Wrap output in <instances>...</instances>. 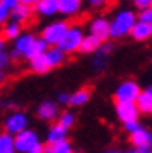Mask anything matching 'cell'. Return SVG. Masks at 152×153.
<instances>
[{
    "mask_svg": "<svg viewBox=\"0 0 152 153\" xmlns=\"http://www.w3.org/2000/svg\"><path fill=\"white\" fill-rule=\"evenodd\" d=\"M4 48H5V39L2 38V34H0V53L4 51Z\"/></svg>",
    "mask_w": 152,
    "mask_h": 153,
    "instance_id": "74e56055",
    "label": "cell"
},
{
    "mask_svg": "<svg viewBox=\"0 0 152 153\" xmlns=\"http://www.w3.org/2000/svg\"><path fill=\"white\" fill-rule=\"evenodd\" d=\"M21 33H22V24L17 21H12V19H9L7 22H4L0 26V34L5 41H14Z\"/></svg>",
    "mask_w": 152,
    "mask_h": 153,
    "instance_id": "5bb4252c",
    "label": "cell"
},
{
    "mask_svg": "<svg viewBox=\"0 0 152 153\" xmlns=\"http://www.w3.org/2000/svg\"><path fill=\"white\" fill-rule=\"evenodd\" d=\"M27 153H44V145H41V143H36L31 150Z\"/></svg>",
    "mask_w": 152,
    "mask_h": 153,
    "instance_id": "d6a6232c",
    "label": "cell"
},
{
    "mask_svg": "<svg viewBox=\"0 0 152 153\" xmlns=\"http://www.w3.org/2000/svg\"><path fill=\"white\" fill-rule=\"evenodd\" d=\"M44 55H46V60H48L51 68L62 66L67 60V53L62 48H58V46H50V48L44 51Z\"/></svg>",
    "mask_w": 152,
    "mask_h": 153,
    "instance_id": "9a60e30c",
    "label": "cell"
},
{
    "mask_svg": "<svg viewBox=\"0 0 152 153\" xmlns=\"http://www.w3.org/2000/svg\"><path fill=\"white\" fill-rule=\"evenodd\" d=\"M130 36H132V39H135V41H138V43H144V41H147V39H150L152 38L150 24H145V22H142V21H137L135 24H133L132 31H130Z\"/></svg>",
    "mask_w": 152,
    "mask_h": 153,
    "instance_id": "e0dca14e",
    "label": "cell"
},
{
    "mask_svg": "<svg viewBox=\"0 0 152 153\" xmlns=\"http://www.w3.org/2000/svg\"><path fill=\"white\" fill-rule=\"evenodd\" d=\"M38 0H19V4H26V5H34Z\"/></svg>",
    "mask_w": 152,
    "mask_h": 153,
    "instance_id": "8d00e7d4",
    "label": "cell"
},
{
    "mask_svg": "<svg viewBox=\"0 0 152 153\" xmlns=\"http://www.w3.org/2000/svg\"><path fill=\"white\" fill-rule=\"evenodd\" d=\"M150 34H152V24H150Z\"/></svg>",
    "mask_w": 152,
    "mask_h": 153,
    "instance_id": "ab89813d",
    "label": "cell"
},
{
    "mask_svg": "<svg viewBox=\"0 0 152 153\" xmlns=\"http://www.w3.org/2000/svg\"><path fill=\"white\" fill-rule=\"evenodd\" d=\"M82 38H84V31H82L81 26H70L68 31L65 33V36L62 38V41L58 43V48H62L67 55H72V53H77L79 48H81Z\"/></svg>",
    "mask_w": 152,
    "mask_h": 153,
    "instance_id": "277c9868",
    "label": "cell"
},
{
    "mask_svg": "<svg viewBox=\"0 0 152 153\" xmlns=\"http://www.w3.org/2000/svg\"><path fill=\"white\" fill-rule=\"evenodd\" d=\"M11 19V9H7L2 2H0V26L4 24V22H7Z\"/></svg>",
    "mask_w": 152,
    "mask_h": 153,
    "instance_id": "f1b7e54d",
    "label": "cell"
},
{
    "mask_svg": "<svg viewBox=\"0 0 152 153\" xmlns=\"http://www.w3.org/2000/svg\"><path fill=\"white\" fill-rule=\"evenodd\" d=\"M38 116L39 119L43 121H53L58 117V105L51 102V100H46L38 107Z\"/></svg>",
    "mask_w": 152,
    "mask_h": 153,
    "instance_id": "ffe728a7",
    "label": "cell"
},
{
    "mask_svg": "<svg viewBox=\"0 0 152 153\" xmlns=\"http://www.w3.org/2000/svg\"><path fill=\"white\" fill-rule=\"evenodd\" d=\"M34 14H38L39 17H53L60 14V4L58 0H38L33 5Z\"/></svg>",
    "mask_w": 152,
    "mask_h": 153,
    "instance_id": "30bf717a",
    "label": "cell"
},
{
    "mask_svg": "<svg viewBox=\"0 0 152 153\" xmlns=\"http://www.w3.org/2000/svg\"><path fill=\"white\" fill-rule=\"evenodd\" d=\"M29 68H31V71L33 73H38V75H43V73H46V71L51 70V66H50L48 60H46V55H38L34 56V58H31L29 60Z\"/></svg>",
    "mask_w": 152,
    "mask_h": 153,
    "instance_id": "44dd1931",
    "label": "cell"
},
{
    "mask_svg": "<svg viewBox=\"0 0 152 153\" xmlns=\"http://www.w3.org/2000/svg\"><path fill=\"white\" fill-rule=\"evenodd\" d=\"M116 116L125 124L130 121H138L140 111H138L135 102H116Z\"/></svg>",
    "mask_w": 152,
    "mask_h": 153,
    "instance_id": "ba28073f",
    "label": "cell"
},
{
    "mask_svg": "<svg viewBox=\"0 0 152 153\" xmlns=\"http://www.w3.org/2000/svg\"><path fill=\"white\" fill-rule=\"evenodd\" d=\"M44 153H75L72 145L67 140L63 141H58V143H48L44 146Z\"/></svg>",
    "mask_w": 152,
    "mask_h": 153,
    "instance_id": "d4e9b609",
    "label": "cell"
},
{
    "mask_svg": "<svg viewBox=\"0 0 152 153\" xmlns=\"http://www.w3.org/2000/svg\"><path fill=\"white\" fill-rule=\"evenodd\" d=\"M133 5H135V9L142 10V9H145V7L152 5V0H133Z\"/></svg>",
    "mask_w": 152,
    "mask_h": 153,
    "instance_id": "4dcf8cb0",
    "label": "cell"
},
{
    "mask_svg": "<svg viewBox=\"0 0 152 153\" xmlns=\"http://www.w3.org/2000/svg\"><path fill=\"white\" fill-rule=\"evenodd\" d=\"M106 153H125V152H118V150H109V152H106Z\"/></svg>",
    "mask_w": 152,
    "mask_h": 153,
    "instance_id": "f35d334b",
    "label": "cell"
},
{
    "mask_svg": "<svg viewBox=\"0 0 152 153\" xmlns=\"http://www.w3.org/2000/svg\"><path fill=\"white\" fill-rule=\"evenodd\" d=\"M0 153H17L16 143H14V134L11 133H0Z\"/></svg>",
    "mask_w": 152,
    "mask_h": 153,
    "instance_id": "cb8c5ba5",
    "label": "cell"
},
{
    "mask_svg": "<svg viewBox=\"0 0 152 153\" xmlns=\"http://www.w3.org/2000/svg\"><path fill=\"white\" fill-rule=\"evenodd\" d=\"M111 2V0H87V4L91 7H94V9H103V7H106Z\"/></svg>",
    "mask_w": 152,
    "mask_h": 153,
    "instance_id": "f546056e",
    "label": "cell"
},
{
    "mask_svg": "<svg viewBox=\"0 0 152 153\" xmlns=\"http://www.w3.org/2000/svg\"><path fill=\"white\" fill-rule=\"evenodd\" d=\"M60 4V14L67 17H75L82 10L84 0H58Z\"/></svg>",
    "mask_w": 152,
    "mask_h": 153,
    "instance_id": "ac0fdd59",
    "label": "cell"
},
{
    "mask_svg": "<svg viewBox=\"0 0 152 153\" xmlns=\"http://www.w3.org/2000/svg\"><path fill=\"white\" fill-rule=\"evenodd\" d=\"M67 129L65 126H62L60 123H56V124H53L51 128H50L48 134H46V140H48V143H58V141H63V140H67Z\"/></svg>",
    "mask_w": 152,
    "mask_h": 153,
    "instance_id": "7402d4cb",
    "label": "cell"
},
{
    "mask_svg": "<svg viewBox=\"0 0 152 153\" xmlns=\"http://www.w3.org/2000/svg\"><path fill=\"white\" fill-rule=\"evenodd\" d=\"M4 128H5L7 133H11L16 136L17 133L24 131L27 128V116L24 112H12V114L7 116L5 123H4Z\"/></svg>",
    "mask_w": 152,
    "mask_h": 153,
    "instance_id": "52a82bcc",
    "label": "cell"
},
{
    "mask_svg": "<svg viewBox=\"0 0 152 153\" xmlns=\"http://www.w3.org/2000/svg\"><path fill=\"white\" fill-rule=\"evenodd\" d=\"M68 97H70L68 94H60L58 95V102L60 104H68Z\"/></svg>",
    "mask_w": 152,
    "mask_h": 153,
    "instance_id": "e575fe53",
    "label": "cell"
},
{
    "mask_svg": "<svg viewBox=\"0 0 152 153\" xmlns=\"http://www.w3.org/2000/svg\"><path fill=\"white\" fill-rule=\"evenodd\" d=\"M135 104L142 114H152V85L147 87L145 90H140Z\"/></svg>",
    "mask_w": 152,
    "mask_h": 153,
    "instance_id": "2e32d148",
    "label": "cell"
},
{
    "mask_svg": "<svg viewBox=\"0 0 152 153\" xmlns=\"http://www.w3.org/2000/svg\"><path fill=\"white\" fill-rule=\"evenodd\" d=\"M58 123L62 126H65L67 129H70L72 126L75 124V116L72 114V112H68V111H65V112H62L58 116Z\"/></svg>",
    "mask_w": 152,
    "mask_h": 153,
    "instance_id": "4316f807",
    "label": "cell"
},
{
    "mask_svg": "<svg viewBox=\"0 0 152 153\" xmlns=\"http://www.w3.org/2000/svg\"><path fill=\"white\" fill-rule=\"evenodd\" d=\"M138 21L137 14L130 9H121L109 19V38L111 39H121L130 36V31L133 24Z\"/></svg>",
    "mask_w": 152,
    "mask_h": 153,
    "instance_id": "7a4b0ae2",
    "label": "cell"
},
{
    "mask_svg": "<svg viewBox=\"0 0 152 153\" xmlns=\"http://www.w3.org/2000/svg\"><path fill=\"white\" fill-rule=\"evenodd\" d=\"M111 49H113V46H111L108 41H103V43H101L99 49L94 53V60H93V68L96 71H101V70L106 68L108 56H109V53H111Z\"/></svg>",
    "mask_w": 152,
    "mask_h": 153,
    "instance_id": "8fae6325",
    "label": "cell"
},
{
    "mask_svg": "<svg viewBox=\"0 0 152 153\" xmlns=\"http://www.w3.org/2000/svg\"><path fill=\"white\" fill-rule=\"evenodd\" d=\"M89 33L98 36L101 41H108L109 39V19L106 17H94L89 22Z\"/></svg>",
    "mask_w": 152,
    "mask_h": 153,
    "instance_id": "9c48e42d",
    "label": "cell"
},
{
    "mask_svg": "<svg viewBox=\"0 0 152 153\" xmlns=\"http://www.w3.org/2000/svg\"><path fill=\"white\" fill-rule=\"evenodd\" d=\"M70 24L67 21H53L46 24L41 31V38L50 44V46H58V43L62 41V38L65 36V33L68 31Z\"/></svg>",
    "mask_w": 152,
    "mask_h": 153,
    "instance_id": "3957f363",
    "label": "cell"
},
{
    "mask_svg": "<svg viewBox=\"0 0 152 153\" xmlns=\"http://www.w3.org/2000/svg\"><path fill=\"white\" fill-rule=\"evenodd\" d=\"M130 141L137 148H152V133L140 126L137 131L130 133Z\"/></svg>",
    "mask_w": 152,
    "mask_h": 153,
    "instance_id": "7c38bea8",
    "label": "cell"
},
{
    "mask_svg": "<svg viewBox=\"0 0 152 153\" xmlns=\"http://www.w3.org/2000/svg\"><path fill=\"white\" fill-rule=\"evenodd\" d=\"M142 88L135 80H125L114 90V100L116 102H135Z\"/></svg>",
    "mask_w": 152,
    "mask_h": 153,
    "instance_id": "5b68a950",
    "label": "cell"
},
{
    "mask_svg": "<svg viewBox=\"0 0 152 153\" xmlns=\"http://www.w3.org/2000/svg\"><path fill=\"white\" fill-rule=\"evenodd\" d=\"M48 48L50 44L41 36L36 38L33 33H21L14 39V49H17L22 55V58H27V60H31L38 55H43Z\"/></svg>",
    "mask_w": 152,
    "mask_h": 153,
    "instance_id": "6da1fadb",
    "label": "cell"
},
{
    "mask_svg": "<svg viewBox=\"0 0 152 153\" xmlns=\"http://www.w3.org/2000/svg\"><path fill=\"white\" fill-rule=\"evenodd\" d=\"M11 55H7V53H0V83L5 80V70L9 68V65H11Z\"/></svg>",
    "mask_w": 152,
    "mask_h": 153,
    "instance_id": "484cf974",
    "label": "cell"
},
{
    "mask_svg": "<svg viewBox=\"0 0 152 153\" xmlns=\"http://www.w3.org/2000/svg\"><path fill=\"white\" fill-rule=\"evenodd\" d=\"M14 143H16V152L17 153H27L31 148L39 143V136L36 131H31V129H24V131L17 133L14 136Z\"/></svg>",
    "mask_w": 152,
    "mask_h": 153,
    "instance_id": "8992f818",
    "label": "cell"
},
{
    "mask_svg": "<svg viewBox=\"0 0 152 153\" xmlns=\"http://www.w3.org/2000/svg\"><path fill=\"white\" fill-rule=\"evenodd\" d=\"M140 128V124H138V121H130V123H125V129L128 133H133V131H137Z\"/></svg>",
    "mask_w": 152,
    "mask_h": 153,
    "instance_id": "1f68e13d",
    "label": "cell"
},
{
    "mask_svg": "<svg viewBox=\"0 0 152 153\" xmlns=\"http://www.w3.org/2000/svg\"><path fill=\"white\" fill-rule=\"evenodd\" d=\"M128 153H152V148H137V146H133V150L128 152Z\"/></svg>",
    "mask_w": 152,
    "mask_h": 153,
    "instance_id": "836d02e7",
    "label": "cell"
},
{
    "mask_svg": "<svg viewBox=\"0 0 152 153\" xmlns=\"http://www.w3.org/2000/svg\"><path fill=\"white\" fill-rule=\"evenodd\" d=\"M101 39L98 38V36H94V34H84V38H82V43H81V48H79V51L81 53H84V55H91V53H96L99 49V46H101Z\"/></svg>",
    "mask_w": 152,
    "mask_h": 153,
    "instance_id": "d6986e66",
    "label": "cell"
},
{
    "mask_svg": "<svg viewBox=\"0 0 152 153\" xmlns=\"http://www.w3.org/2000/svg\"><path fill=\"white\" fill-rule=\"evenodd\" d=\"M137 19H138V21H142V22H145V24H152V5L150 7H145V9H142V10L138 12Z\"/></svg>",
    "mask_w": 152,
    "mask_h": 153,
    "instance_id": "83f0119b",
    "label": "cell"
},
{
    "mask_svg": "<svg viewBox=\"0 0 152 153\" xmlns=\"http://www.w3.org/2000/svg\"><path fill=\"white\" fill-rule=\"evenodd\" d=\"M89 99H91V92H89V88H79L77 92L70 94V97H68V105L81 107V105H84V104L89 102Z\"/></svg>",
    "mask_w": 152,
    "mask_h": 153,
    "instance_id": "603a6c76",
    "label": "cell"
},
{
    "mask_svg": "<svg viewBox=\"0 0 152 153\" xmlns=\"http://www.w3.org/2000/svg\"><path fill=\"white\" fill-rule=\"evenodd\" d=\"M34 16V9L33 5H26V4H17L14 7V10L11 12V19L12 21H17L21 24H26L33 19Z\"/></svg>",
    "mask_w": 152,
    "mask_h": 153,
    "instance_id": "4fadbf2b",
    "label": "cell"
},
{
    "mask_svg": "<svg viewBox=\"0 0 152 153\" xmlns=\"http://www.w3.org/2000/svg\"><path fill=\"white\" fill-rule=\"evenodd\" d=\"M22 58V55L17 51V49H12L11 51V60H21Z\"/></svg>",
    "mask_w": 152,
    "mask_h": 153,
    "instance_id": "d590c367",
    "label": "cell"
}]
</instances>
